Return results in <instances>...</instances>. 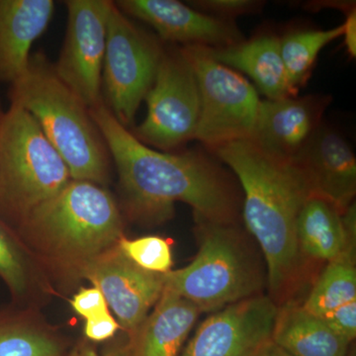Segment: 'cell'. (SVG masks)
Returning <instances> with one entry per match:
<instances>
[{"instance_id":"obj_17","label":"cell","mask_w":356,"mask_h":356,"mask_svg":"<svg viewBox=\"0 0 356 356\" xmlns=\"http://www.w3.org/2000/svg\"><path fill=\"white\" fill-rule=\"evenodd\" d=\"M54 10L53 0H0V83L13 84L24 72Z\"/></svg>"},{"instance_id":"obj_25","label":"cell","mask_w":356,"mask_h":356,"mask_svg":"<svg viewBox=\"0 0 356 356\" xmlns=\"http://www.w3.org/2000/svg\"><path fill=\"white\" fill-rule=\"evenodd\" d=\"M118 248L130 261L149 273L166 274L172 270V245L161 236H147L130 240L123 236Z\"/></svg>"},{"instance_id":"obj_1","label":"cell","mask_w":356,"mask_h":356,"mask_svg":"<svg viewBox=\"0 0 356 356\" xmlns=\"http://www.w3.org/2000/svg\"><path fill=\"white\" fill-rule=\"evenodd\" d=\"M118 172L126 212L135 221L161 224L175 203L188 204L195 219L235 222L238 199L226 173L196 152L168 154L138 140L104 102L89 108Z\"/></svg>"},{"instance_id":"obj_15","label":"cell","mask_w":356,"mask_h":356,"mask_svg":"<svg viewBox=\"0 0 356 356\" xmlns=\"http://www.w3.org/2000/svg\"><path fill=\"white\" fill-rule=\"evenodd\" d=\"M293 161L305 173L314 196L332 204L341 213L355 203V156L336 130L321 125Z\"/></svg>"},{"instance_id":"obj_4","label":"cell","mask_w":356,"mask_h":356,"mask_svg":"<svg viewBox=\"0 0 356 356\" xmlns=\"http://www.w3.org/2000/svg\"><path fill=\"white\" fill-rule=\"evenodd\" d=\"M10 104L29 112L64 159L72 179L102 186L109 181L110 156L89 108L62 83L43 53L31 55L9 91Z\"/></svg>"},{"instance_id":"obj_19","label":"cell","mask_w":356,"mask_h":356,"mask_svg":"<svg viewBox=\"0 0 356 356\" xmlns=\"http://www.w3.org/2000/svg\"><path fill=\"white\" fill-rule=\"evenodd\" d=\"M210 55L229 69L242 70L266 96L276 100L293 95L280 54V38L274 35L255 37L226 48H208Z\"/></svg>"},{"instance_id":"obj_16","label":"cell","mask_w":356,"mask_h":356,"mask_svg":"<svg viewBox=\"0 0 356 356\" xmlns=\"http://www.w3.org/2000/svg\"><path fill=\"white\" fill-rule=\"evenodd\" d=\"M297 243L305 261L331 262L350 250L356 252V209L343 213L324 199L313 196L300 212Z\"/></svg>"},{"instance_id":"obj_12","label":"cell","mask_w":356,"mask_h":356,"mask_svg":"<svg viewBox=\"0 0 356 356\" xmlns=\"http://www.w3.org/2000/svg\"><path fill=\"white\" fill-rule=\"evenodd\" d=\"M81 280L102 292L127 337L142 324L165 289V274L140 268L118 245L93 259L83 269Z\"/></svg>"},{"instance_id":"obj_21","label":"cell","mask_w":356,"mask_h":356,"mask_svg":"<svg viewBox=\"0 0 356 356\" xmlns=\"http://www.w3.org/2000/svg\"><path fill=\"white\" fill-rule=\"evenodd\" d=\"M67 343L33 306L0 309V356H64Z\"/></svg>"},{"instance_id":"obj_28","label":"cell","mask_w":356,"mask_h":356,"mask_svg":"<svg viewBox=\"0 0 356 356\" xmlns=\"http://www.w3.org/2000/svg\"><path fill=\"white\" fill-rule=\"evenodd\" d=\"M70 304L74 311L86 321L109 312L104 295L95 286L81 288L74 295Z\"/></svg>"},{"instance_id":"obj_11","label":"cell","mask_w":356,"mask_h":356,"mask_svg":"<svg viewBox=\"0 0 356 356\" xmlns=\"http://www.w3.org/2000/svg\"><path fill=\"white\" fill-rule=\"evenodd\" d=\"M278 306L261 294L215 312L179 356H262L273 343Z\"/></svg>"},{"instance_id":"obj_23","label":"cell","mask_w":356,"mask_h":356,"mask_svg":"<svg viewBox=\"0 0 356 356\" xmlns=\"http://www.w3.org/2000/svg\"><path fill=\"white\" fill-rule=\"evenodd\" d=\"M355 254V250H350L327 264L302 303L306 311L322 317L337 307L356 301Z\"/></svg>"},{"instance_id":"obj_29","label":"cell","mask_w":356,"mask_h":356,"mask_svg":"<svg viewBox=\"0 0 356 356\" xmlns=\"http://www.w3.org/2000/svg\"><path fill=\"white\" fill-rule=\"evenodd\" d=\"M120 330V325L110 312L86 320L84 336L92 343L108 341Z\"/></svg>"},{"instance_id":"obj_32","label":"cell","mask_w":356,"mask_h":356,"mask_svg":"<svg viewBox=\"0 0 356 356\" xmlns=\"http://www.w3.org/2000/svg\"><path fill=\"white\" fill-rule=\"evenodd\" d=\"M262 356H292L290 355L289 353H287L286 351L281 350L280 346H276L275 343L270 344V346L267 348L266 353H264Z\"/></svg>"},{"instance_id":"obj_3","label":"cell","mask_w":356,"mask_h":356,"mask_svg":"<svg viewBox=\"0 0 356 356\" xmlns=\"http://www.w3.org/2000/svg\"><path fill=\"white\" fill-rule=\"evenodd\" d=\"M48 276L72 285L124 236L120 207L102 185L72 179L14 228Z\"/></svg>"},{"instance_id":"obj_9","label":"cell","mask_w":356,"mask_h":356,"mask_svg":"<svg viewBox=\"0 0 356 356\" xmlns=\"http://www.w3.org/2000/svg\"><path fill=\"white\" fill-rule=\"evenodd\" d=\"M145 100L146 119L133 132L138 140L170 151L194 139L200 116V95L194 70L181 49L163 51Z\"/></svg>"},{"instance_id":"obj_30","label":"cell","mask_w":356,"mask_h":356,"mask_svg":"<svg viewBox=\"0 0 356 356\" xmlns=\"http://www.w3.org/2000/svg\"><path fill=\"white\" fill-rule=\"evenodd\" d=\"M64 356H131V350L127 339L102 353H98L90 344L81 341L72 350L67 351Z\"/></svg>"},{"instance_id":"obj_2","label":"cell","mask_w":356,"mask_h":356,"mask_svg":"<svg viewBox=\"0 0 356 356\" xmlns=\"http://www.w3.org/2000/svg\"><path fill=\"white\" fill-rule=\"evenodd\" d=\"M240 180L245 199L243 217L266 266L271 299L283 305L303 284L307 264L300 254L296 224L313 189L294 161L264 153L250 140L214 149Z\"/></svg>"},{"instance_id":"obj_33","label":"cell","mask_w":356,"mask_h":356,"mask_svg":"<svg viewBox=\"0 0 356 356\" xmlns=\"http://www.w3.org/2000/svg\"><path fill=\"white\" fill-rule=\"evenodd\" d=\"M348 356H356L355 343L351 344L350 351H348Z\"/></svg>"},{"instance_id":"obj_31","label":"cell","mask_w":356,"mask_h":356,"mask_svg":"<svg viewBox=\"0 0 356 356\" xmlns=\"http://www.w3.org/2000/svg\"><path fill=\"white\" fill-rule=\"evenodd\" d=\"M343 24L344 44L351 58L356 56V11L351 9Z\"/></svg>"},{"instance_id":"obj_8","label":"cell","mask_w":356,"mask_h":356,"mask_svg":"<svg viewBox=\"0 0 356 356\" xmlns=\"http://www.w3.org/2000/svg\"><path fill=\"white\" fill-rule=\"evenodd\" d=\"M163 51L158 40L138 27L113 2L102 84L107 108L126 128L134 123L140 103L153 86Z\"/></svg>"},{"instance_id":"obj_14","label":"cell","mask_w":356,"mask_h":356,"mask_svg":"<svg viewBox=\"0 0 356 356\" xmlns=\"http://www.w3.org/2000/svg\"><path fill=\"white\" fill-rule=\"evenodd\" d=\"M329 97L309 95L261 102L250 142L264 153L293 161L320 127Z\"/></svg>"},{"instance_id":"obj_5","label":"cell","mask_w":356,"mask_h":356,"mask_svg":"<svg viewBox=\"0 0 356 356\" xmlns=\"http://www.w3.org/2000/svg\"><path fill=\"white\" fill-rule=\"evenodd\" d=\"M195 221L197 254L186 266L165 274V290L188 300L202 313L264 294V267L235 222Z\"/></svg>"},{"instance_id":"obj_22","label":"cell","mask_w":356,"mask_h":356,"mask_svg":"<svg viewBox=\"0 0 356 356\" xmlns=\"http://www.w3.org/2000/svg\"><path fill=\"white\" fill-rule=\"evenodd\" d=\"M0 278L10 293L13 304L34 305L36 297L51 295V281L16 229L0 217Z\"/></svg>"},{"instance_id":"obj_20","label":"cell","mask_w":356,"mask_h":356,"mask_svg":"<svg viewBox=\"0 0 356 356\" xmlns=\"http://www.w3.org/2000/svg\"><path fill=\"white\" fill-rule=\"evenodd\" d=\"M273 341L292 356H348L353 344L296 299L278 306Z\"/></svg>"},{"instance_id":"obj_13","label":"cell","mask_w":356,"mask_h":356,"mask_svg":"<svg viewBox=\"0 0 356 356\" xmlns=\"http://www.w3.org/2000/svg\"><path fill=\"white\" fill-rule=\"evenodd\" d=\"M114 3L125 15L151 25L165 41L212 49L243 41L231 20L208 15L175 0H119Z\"/></svg>"},{"instance_id":"obj_18","label":"cell","mask_w":356,"mask_h":356,"mask_svg":"<svg viewBox=\"0 0 356 356\" xmlns=\"http://www.w3.org/2000/svg\"><path fill=\"white\" fill-rule=\"evenodd\" d=\"M201 313L188 300L163 289L158 303L127 337L131 356H179Z\"/></svg>"},{"instance_id":"obj_7","label":"cell","mask_w":356,"mask_h":356,"mask_svg":"<svg viewBox=\"0 0 356 356\" xmlns=\"http://www.w3.org/2000/svg\"><path fill=\"white\" fill-rule=\"evenodd\" d=\"M181 51L194 70L200 95L194 139L213 149L250 139L261 104L254 86L217 62L206 47L184 46Z\"/></svg>"},{"instance_id":"obj_34","label":"cell","mask_w":356,"mask_h":356,"mask_svg":"<svg viewBox=\"0 0 356 356\" xmlns=\"http://www.w3.org/2000/svg\"><path fill=\"white\" fill-rule=\"evenodd\" d=\"M4 111L1 109V107H0V121H1L2 116H3Z\"/></svg>"},{"instance_id":"obj_10","label":"cell","mask_w":356,"mask_h":356,"mask_svg":"<svg viewBox=\"0 0 356 356\" xmlns=\"http://www.w3.org/2000/svg\"><path fill=\"white\" fill-rule=\"evenodd\" d=\"M67 32L56 74L88 107L103 102L102 70L113 1L67 0Z\"/></svg>"},{"instance_id":"obj_27","label":"cell","mask_w":356,"mask_h":356,"mask_svg":"<svg viewBox=\"0 0 356 356\" xmlns=\"http://www.w3.org/2000/svg\"><path fill=\"white\" fill-rule=\"evenodd\" d=\"M330 327L348 343H353L356 337V301L348 302L327 312L320 317Z\"/></svg>"},{"instance_id":"obj_6","label":"cell","mask_w":356,"mask_h":356,"mask_svg":"<svg viewBox=\"0 0 356 356\" xmlns=\"http://www.w3.org/2000/svg\"><path fill=\"white\" fill-rule=\"evenodd\" d=\"M72 180L31 114L10 104L0 121V217L15 228Z\"/></svg>"},{"instance_id":"obj_26","label":"cell","mask_w":356,"mask_h":356,"mask_svg":"<svg viewBox=\"0 0 356 356\" xmlns=\"http://www.w3.org/2000/svg\"><path fill=\"white\" fill-rule=\"evenodd\" d=\"M193 6L200 9L201 13L229 20L243 14L257 13L261 4L252 0H200L194 1Z\"/></svg>"},{"instance_id":"obj_24","label":"cell","mask_w":356,"mask_h":356,"mask_svg":"<svg viewBox=\"0 0 356 356\" xmlns=\"http://www.w3.org/2000/svg\"><path fill=\"white\" fill-rule=\"evenodd\" d=\"M343 24L329 30H306L280 38V54L293 95L310 76L318 54L327 44L343 36Z\"/></svg>"}]
</instances>
